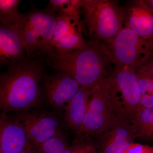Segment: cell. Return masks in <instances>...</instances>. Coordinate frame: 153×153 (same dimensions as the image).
<instances>
[{
	"label": "cell",
	"instance_id": "10",
	"mask_svg": "<svg viewBox=\"0 0 153 153\" xmlns=\"http://www.w3.org/2000/svg\"><path fill=\"white\" fill-rule=\"evenodd\" d=\"M80 86L69 74L59 71L47 77L45 92L48 102L55 109L65 111Z\"/></svg>",
	"mask_w": 153,
	"mask_h": 153
},
{
	"label": "cell",
	"instance_id": "22",
	"mask_svg": "<svg viewBox=\"0 0 153 153\" xmlns=\"http://www.w3.org/2000/svg\"><path fill=\"white\" fill-rule=\"evenodd\" d=\"M124 153H153V147L134 143Z\"/></svg>",
	"mask_w": 153,
	"mask_h": 153
},
{
	"label": "cell",
	"instance_id": "16",
	"mask_svg": "<svg viewBox=\"0 0 153 153\" xmlns=\"http://www.w3.org/2000/svg\"><path fill=\"white\" fill-rule=\"evenodd\" d=\"M134 124L137 138H152L153 137V109L139 108Z\"/></svg>",
	"mask_w": 153,
	"mask_h": 153
},
{
	"label": "cell",
	"instance_id": "17",
	"mask_svg": "<svg viewBox=\"0 0 153 153\" xmlns=\"http://www.w3.org/2000/svg\"><path fill=\"white\" fill-rule=\"evenodd\" d=\"M19 0L0 1V20L1 25H16L19 26L24 15L18 10Z\"/></svg>",
	"mask_w": 153,
	"mask_h": 153
},
{
	"label": "cell",
	"instance_id": "19",
	"mask_svg": "<svg viewBox=\"0 0 153 153\" xmlns=\"http://www.w3.org/2000/svg\"><path fill=\"white\" fill-rule=\"evenodd\" d=\"M50 6L53 10L59 14H64L81 20L82 0H50Z\"/></svg>",
	"mask_w": 153,
	"mask_h": 153
},
{
	"label": "cell",
	"instance_id": "7",
	"mask_svg": "<svg viewBox=\"0 0 153 153\" xmlns=\"http://www.w3.org/2000/svg\"><path fill=\"white\" fill-rule=\"evenodd\" d=\"M13 117L25 129L34 152L44 143L63 132L60 117L56 113L31 109L18 111Z\"/></svg>",
	"mask_w": 153,
	"mask_h": 153
},
{
	"label": "cell",
	"instance_id": "25",
	"mask_svg": "<svg viewBox=\"0 0 153 153\" xmlns=\"http://www.w3.org/2000/svg\"><path fill=\"white\" fill-rule=\"evenodd\" d=\"M144 1L153 11V0H146V1Z\"/></svg>",
	"mask_w": 153,
	"mask_h": 153
},
{
	"label": "cell",
	"instance_id": "11",
	"mask_svg": "<svg viewBox=\"0 0 153 153\" xmlns=\"http://www.w3.org/2000/svg\"><path fill=\"white\" fill-rule=\"evenodd\" d=\"M34 151L25 129L16 120L8 114L0 116V152L21 153Z\"/></svg>",
	"mask_w": 153,
	"mask_h": 153
},
{
	"label": "cell",
	"instance_id": "2",
	"mask_svg": "<svg viewBox=\"0 0 153 153\" xmlns=\"http://www.w3.org/2000/svg\"><path fill=\"white\" fill-rule=\"evenodd\" d=\"M48 60L53 68L67 73L80 85L88 87H95L109 76L113 68L101 47L89 43L82 49L67 53L52 51L48 54Z\"/></svg>",
	"mask_w": 153,
	"mask_h": 153
},
{
	"label": "cell",
	"instance_id": "23",
	"mask_svg": "<svg viewBox=\"0 0 153 153\" xmlns=\"http://www.w3.org/2000/svg\"><path fill=\"white\" fill-rule=\"evenodd\" d=\"M141 108L153 109V95L142 94L139 104V108Z\"/></svg>",
	"mask_w": 153,
	"mask_h": 153
},
{
	"label": "cell",
	"instance_id": "24",
	"mask_svg": "<svg viewBox=\"0 0 153 153\" xmlns=\"http://www.w3.org/2000/svg\"><path fill=\"white\" fill-rule=\"evenodd\" d=\"M137 71L143 72L153 79V59Z\"/></svg>",
	"mask_w": 153,
	"mask_h": 153
},
{
	"label": "cell",
	"instance_id": "3",
	"mask_svg": "<svg viewBox=\"0 0 153 153\" xmlns=\"http://www.w3.org/2000/svg\"><path fill=\"white\" fill-rule=\"evenodd\" d=\"M83 22L89 44L100 47L124 27L123 12L117 2L111 0H82Z\"/></svg>",
	"mask_w": 153,
	"mask_h": 153
},
{
	"label": "cell",
	"instance_id": "13",
	"mask_svg": "<svg viewBox=\"0 0 153 153\" xmlns=\"http://www.w3.org/2000/svg\"><path fill=\"white\" fill-rule=\"evenodd\" d=\"M26 52L18 26L1 25L0 28V60L1 64L19 60Z\"/></svg>",
	"mask_w": 153,
	"mask_h": 153
},
{
	"label": "cell",
	"instance_id": "27",
	"mask_svg": "<svg viewBox=\"0 0 153 153\" xmlns=\"http://www.w3.org/2000/svg\"><path fill=\"white\" fill-rule=\"evenodd\" d=\"M0 153H2V152H0Z\"/></svg>",
	"mask_w": 153,
	"mask_h": 153
},
{
	"label": "cell",
	"instance_id": "20",
	"mask_svg": "<svg viewBox=\"0 0 153 153\" xmlns=\"http://www.w3.org/2000/svg\"><path fill=\"white\" fill-rule=\"evenodd\" d=\"M72 153H98L95 141L92 139H75L71 146Z\"/></svg>",
	"mask_w": 153,
	"mask_h": 153
},
{
	"label": "cell",
	"instance_id": "26",
	"mask_svg": "<svg viewBox=\"0 0 153 153\" xmlns=\"http://www.w3.org/2000/svg\"><path fill=\"white\" fill-rule=\"evenodd\" d=\"M21 153H36L34 151H31V152H25Z\"/></svg>",
	"mask_w": 153,
	"mask_h": 153
},
{
	"label": "cell",
	"instance_id": "6",
	"mask_svg": "<svg viewBox=\"0 0 153 153\" xmlns=\"http://www.w3.org/2000/svg\"><path fill=\"white\" fill-rule=\"evenodd\" d=\"M108 79L120 112L134 123L142 95L137 71L129 67L114 66Z\"/></svg>",
	"mask_w": 153,
	"mask_h": 153
},
{
	"label": "cell",
	"instance_id": "12",
	"mask_svg": "<svg viewBox=\"0 0 153 153\" xmlns=\"http://www.w3.org/2000/svg\"><path fill=\"white\" fill-rule=\"evenodd\" d=\"M122 9L124 27L143 38L153 40V11L144 1H132Z\"/></svg>",
	"mask_w": 153,
	"mask_h": 153
},
{
	"label": "cell",
	"instance_id": "9",
	"mask_svg": "<svg viewBox=\"0 0 153 153\" xmlns=\"http://www.w3.org/2000/svg\"><path fill=\"white\" fill-rule=\"evenodd\" d=\"M82 21L64 14L57 16L52 42V50L67 53L88 45L82 36Z\"/></svg>",
	"mask_w": 153,
	"mask_h": 153
},
{
	"label": "cell",
	"instance_id": "8",
	"mask_svg": "<svg viewBox=\"0 0 153 153\" xmlns=\"http://www.w3.org/2000/svg\"><path fill=\"white\" fill-rule=\"evenodd\" d=\"M137 138L134 123L118 116L107 123L94 138L98 153H124Z\"/></svg>",
	"mask_w": 153,
	"mask_h": 153
},
{
	"label": "cell",
	"instance_id": "5",
	"mask_svg": "<svg viewBox=\"0 0 153 153\" xmlns=\"http://www.w3.org/2000/svg\"><path fill=\"white\" fill-rule=\"evenodd\" d=\"M108 76L94 88L82 124L76 131V139H92L113 119L118 116L125 117L115 102Z\"/></svg>",
	"mask_w": 153,
	"mask_h": 153
},
{
	"label": "cell",
	"instance_id": "1",
	"mask_svg": "<svg viewBox=\"0 0 153 153\" xmlns=\"http://www.w3.org/2000/svg\"><path fill=\"white\" fill-rule=\"evenodd\" d=\"M43 67L36 61H25L9 66L0 75L1 113L39 109L43 105L40 81Z\"/></svg>",
	"mask_w": 153,
	"mask_h": 153
},
{
	"label": "cell",
	"instance_id": "4",
	"mask_svg": "<svg viewBox=\"0 0 153 153\" xmlns=\"http://www.w3.org/2000/svg\"><path fill=\"white\" fill-rule=\"evenodd\" d=\"M100 47L116 67H129L137 71L153 59V40L143 38L126 27Z\"/></svg>",
	"mask_w": 153,
	"mask_h": 153
},
{
	"label": "cell",
	"instance_id": "18",
	"mask_svg": "<svg viewBox=\"0 0 153 153\" xmlns=\"http://www.w3.org/2000/svg\"><path fill=\"white\" fill-rule=\"evenodd\" d=\"M36 153H72L71 146L66 141L63 132L48 140L37 149Z\"/></svg>",
	"mask_w": 153,
	"mask_h": 153
},
{
	"label": "cell",
	"instance_id": "14",
	"mask_svg": "<svg viewBox=\"0 0 153 153\" xmlns=\"http://www.w3.org/2000/svg\"><path fill=\"white\" fill-rule=\"evenodd\" d=\"M57 16L46 12H35L24 15L20 25L33 28L41 36L44 53L52 52V42Z\"/></svg>",
	"mask_w": 153,
	"mask_h": 153
},
{
	"label": "cell",
	"instance_id": "15",
	"mask_svg": "<svg viewBox=\"0 0 153 153\" xmlns=\"http://www.w3.org/2000/svg\"><path fill=\"white\" fill-rule=\"evenodd\" d=\"M94 88L80 85L64 111V121L70 129L76 132L82 124Z\"/></svg>",
	"mask_w": 153,
	"mask_h": 153
},
{
	"label": "cell",
	"instance_id": "21",
	"mask_svg": "<svg viewBox=\"0 0 153 153\" xmlns=\"http://www.w3.org/2000/svg\"><path fill=\"white\" fill-rule=\"evenodd\" d=\"M137 71L139 79L142 94L153 96V79L142 71Z\"/></svg>",
	"mask_w": 153,
	"mask_h": 153
}]
</instances>
